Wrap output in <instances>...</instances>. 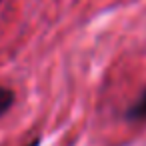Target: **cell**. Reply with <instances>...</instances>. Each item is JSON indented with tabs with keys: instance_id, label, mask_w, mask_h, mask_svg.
Returning <instances> with one entry per match:
<instances>
[{
	"instance_id": "1",
	"label": "cell",
	"mask_w": 146,
	"mask_h": 146,
	"mask_svg": "<svg viewBox=\"0 0 146 146\" xmlns=\"http://www.w3.org/2000/svg\"><path fill=\"white\" fill-rule=\"evenodd\" d=\"M126 118L128 120H146V88L136 98V102L126 110Z\"/></svg>"
},
{
	"instance_id": "2",
	"label": "cell",
	"mask_w": 146,
	"mask_h": 146,
	"mask_svg": "<svg viewBox=\"0 0 146 146\" xmlns=\"http://www.w3.org/2000/svg\"><path fill=\"white\" fill-rule=\"evenodd\" d=\"M14 104V92L6 86H0V118H2Z\"/></svg>"
},
{
	"instance_id": "3",
	"label": "cell",
	"mask_w": 146,
	"mask_h": 146,
	"mask_svg": "<svg viewBox=\"0 0 146 146\" xmlns=\"http://www.w3.org/2000/svg\"><path fill=\"white\" fill-rule=\"evenodd\" d=\"M26 146H40V138H36L34 142H30V144H26Z\"/></svg>"
},
{
	"instance_id": "4",
	"label": "cell",
	"mask_w": 146,
	"mask_h": 146,
	"mask_svg": "<svg viewBox=\"0 0 146 146\" xmlns=\"http://www.w3.org/2000/svg\"><path fill=\"white\" fill-rule=\"evenodd\" d=\"M0 2H2V0H0Z\"/></svg>"
}]
</instances>
